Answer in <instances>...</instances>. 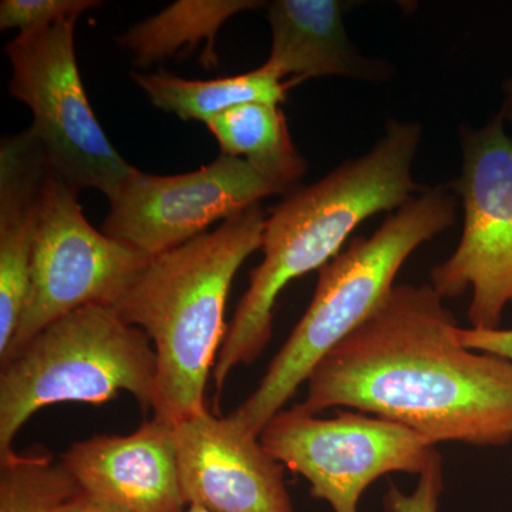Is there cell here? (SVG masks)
Returning a JSON list of instances; mask_svg holds the SVG:
<instances>
[{"instance_id":"1","label":"cell","mask_w":512,"mask_h":512,"mask_svg":"<svg viewBox=\"0 0 512 512\" xmlns=\"http://www.w3.org/2000/svg\"><path fill=\"white\" fill-rule=\"evenodd\" d=\"M460 326L430 284L389 298L312 370L298 409L349 407L402 424L431 444L512 441V362L461 343Z\"/></svg>"},{"instance_id":"2","label":"cell","mask_w":512,"mask_h":512,"mask_svg":"<svg viewBox=\"0 0 512 512\" xmlns=\"http://www.w3.org/2000/svg\"><path fill=\"white\" fill-rule=\"evenodd\" d=\"M420 143L419 123L390 120L372 150L284 195L266 218L264 259L249 274L248 291L212 372L218 393L235 367L251 365L268 346L276 301L289 282L319 271L342 252L359 225L380 212L399 210L426 188L412 175Z\"/></svg>"},{"instance_id":"3","label":"cell","mask_w":512,"mask_h":512,"mask_svg":"<svg viewBox=\"0 0 512 512\" xmlns=\"http://www.w3.org/2000/svg\"><path fill=\"white\" fill-rule=\"evenodd\" d=\"M265 212L252 205L212 232L150 259L114 311L144 330L157 356L156 419L174 424L207 410L205 387L228 326L229 289L262 247Z\"/></svg>"},{"instance_id":"4","label":"cell","mask_w":512,"mask_h":512,"mask_svg":"<svg viewBox=\"0 0 512 512\" xmlns=\"http://www.w3.org/2000/svg\"><path fill=\"white\" fill-rule=\"evenodd\" d=\"M450 185L426 187L390 214L370 237H356L319 269L311 305L251 396L229 414L242 429L261 436L330 350L365 323L394 289L407 259L457 220Z\"/></svg>"},{"instance_id":"5","label":"cell","mask_w":512,"mask_h":512,"mask_svg":"<svg viewBox=\"0 0 512 512\" xmlns=\"http://www.w3.org/2000/svg\"><path fill=\"white\" fill-rule=\"evenodd\" d=\"M120 392L153 410L157 356L144 330L111 306H86L62 316L2 363L0 454L26 421L59 403L101 404Z\"/></svg>"},{"instance_id":"6","label":"cell","mask_w":512,"mask_h":512,"mask_svg":"<svg viewBox=\"0 0 512 512\" xmlns=\"http://www.w3.org/2000/svg\"><path fill=\"white\" fill-rule=\"evenodd\" d=\"M76 20L20 33L6 46L9 92L33 114L47 163L74 187L110 198L136 167L111 146L87 99L74 49Z\"/></svg>"},{"instance_id":"7","label":"cell","mask_w":512,"mask_h":512,"mask_svg":"<svg viewBox=\"0 0 512 512\" xmlns=\"http://www.w3.org/2000/svg\"><path fill=\"white\" fill-rule=\"evenodd\" d=\"M460 141L463 167L450 187L463 204V232L430 285L443 299L471 289L470 328L500 329L512 305V138L498 113L484 127L461 128Z\"/></svg>"},{"instance_id":"8","label":"cell","mask_w":512,"mask_h":512,"mask_svg":"<svg viewBox=\"0 0 512 512\" xmlns=\"http://www.w3.org/2000/svg\"><path fill=\"white\" fill-rule=\"evenodd\" d=\"M79 188L50 170L43 185L28 298L2 363L40 330L86 306L119 301L150 259L84 217Z\"/></svg>"},{"instance_id":"9","label":"cell","mask_w":512,"mask_h":512,"mask_svg":"<svg viewBox=\"0 0 512 512\" xmlns=\"http://www.w3.org/2000/svg\"><path fill=\"white\" fill-rule=\"evenodd\" d=\"M259 439L282 466L305 477L312 497L333 512H359L369 485L392 473L420 476L439 453L420 434L373 414L320 419L296 406L276 413Z\"/></svg>"},{"instance_id":"10","label":"cell","mask_w":512,"mask_h":512,"mask_svg":"<svg viewBox=\"0 0 512 512\" xmlns=\"http://www.w3.org/2000/svg\"><path fill=\"white\" fill-rule=\"evenodd\" d=\"M278 194L288 192L244 158L224 154L187 174L153 175L136 168L109 198L103 232L153 259Z\"/></svg>"},{"instance_id":"11","label":"cell","mask_w":512,"mask_h":512,"mask_svg":"<svg viewBox=\"0 0 512 512\" xmlns=\"http://www.w3.org/2000/svg\"><path fill=\"white\" fill-rule=\"evenodd\" d=\"M188 507L211 512H293L284 466L231 417L205 410L174 424Z\"/></svg>"},{"instance_id":"12","label":"cell","mask_w":512,"mask_h":512,"mask_svg":"<svg viewBox=\"0 0 512 512\" xmlns=\"http://www.w3.org/2000/svg\"><path fill=\"white\" fill-rule=\"evenodd\" d=\"M62 464L80 491L128 512H185L173 426L153 419L127 436L77 441Z\"/></svg>"},{"instance_id":"13","label":"cell","mask_w":512,"mask_h":512,"mask_svg":"<svg viewBox=\"0 0 512 512\" xmlns=\"http://www.w3.org/2000/svg\"><path fill=\"white\" fill-rule=\"evenodd\" d=\"M52 170L28 128L0 144V359L8 352L28 298L40 200Z\"/></svg>"},{"instance_id":"14","label":"cell","mask_w":512,"mask_h":512,"mask_svg":"<svg viewBox=\"0 0 512 512\" xmlns=\"http://www.w3.org/2000/svg\"><path fill=\"white\" fill-rule=\"evenodd\" d=\"M339 0H275L268 6L272 47L266 63L296 84L316 77L376 80L384 64L360 55L349 40Z\"/></svg>"},{"instance_id":"15","label":"cell","mask_w":512,"mask_h":512,"mask_svg":"<svg viewBox=\"0 0 512 512\" xmlns=\"http://www.w3.org/2000/svg\"><path fill=\"white\" fill-rule=\"evenodd\" d=\"M134 83L147 94L153 106L175 114L183 121L207 124L218 114L248 103L281 106L288 90L296 86L271 64L252 72L215 80H185L173 73H130Z\"/></svg>"},{"instance_id":"16","label":"cell","mask_w":512,"mask_h":512,"mask_svg":"<svg viewBox=\"0 0 512 512\" xmlns=\"http://www.w3.org/2000/svg\"><path fill=\"white\" fill-rule=\"evenodd\" d=\"M207 127L224 156L244 157L262 177L286 192L296 188L308 170L278 104H242L218 114Z\"/></svg>"},{"instance_id":"17","label":"cell","mask_w":512,"mask_h":512,"mask_svg":"<svg viewBox=\"0 0 512 512\" xmlns=\"http://www.w3.org/2000/svg\"><path fill=\"white\" fill-rule=\"evenodd\" d=\"M256 0H178L156 16L137 23L120 37L119 43L140 67H150L177 55L183 47L194 49L207 40L201 62L207 69L218 67L215 36L232 16L261 8Z\"/></svg>"},{"instance_id":"18","label":"cell","mask_w":512,"mask_h":512,"mask_svg":"<svg viewBox=\"0 0 512 512\" xmlns=\"http://www.w3.org/2000/svg\"><path fill=\"white\" fill-rule=\"evenodd\" d=\"M79 493L62 461L13 450L0 454V512H52Z\"/></svg>"},{"instance_id":"19","label":"cell","mask_w":512,"mask_h":512,"mask_svg":"<svg viewBox=\"0 0 512 512\" xmlns=\"http://www.w3.org/2000/svg\"><path fill=\"white\" fill-rule=\"evenodd\" d=\"M100 5L96 0H2L0 29H16L20 35L66 20L77 22L84 12Z\"/></svg>"},{"instance_id":"20","label":"cell","mask_w":512,"mask_h":512,"mask_svg":"<svg viewBox=\"0 0 512 512\" xmlns=\"http://www.w3.org/2000/svg\"><path fill=\"white\" fill-rule=\"evenodd\" d=\"M443 460L437 456L423 471L412 493L406 494L396 485L390 484L383 505L387 512H439L443 493Z\"/></svg>"},{"instance_id":"21","label":"cell","mask_w":512,"mask_h":512,"mask_svg":"<svg viewBox=\"0 0 512 512\" xmlns=\"http://www.w3.org/2000/svg\"><path fill=\"white\" fill-rule=\"evenodd\" d=\"M458 335L466 348L505 357L512 362V329L460 328Z\"/></svg>"},{"instance_id":"22","label":"cell","mask_w":512,"mask_h":512,"mask_svg":"<svg viewBox=\"0 0 512 512\" xmlns=\"http://www.w3.org/2000/svg\"><path fill=\"white\" fill-rule=\"evenodd\" d=\"M52 512H128L123 508L116 507V505L104 503V501L97 500V498L90 497V495L79 494L64 501L59 507H56Z\"/></svg>"},{"instance_id":"23","label":"cell","mask_w":512,"mask_h":512,"mask_svg":"<svg viewBox=\"0 0 512 512\" xmlns=\"http://www.w3.org/2000/svg\"><path fill=\"white\" fill-rule=\"evenodd\" d=\"M500 113L505 123L510 124L512 128V79L505 80L503 83V106Z\"/></svg>"},{"instance_id":"24","label":"cell","mask_w":512,"mask_h":512,"mask_svg":"<svg viewBox=\"0 0 512 512\" xmlns=\"http://www.w3.org/2000/svg\"><path fill=\"white\" fill-rule=\"evenodd\" d=\"M185 512H211V511H207V510H204V508L194 507V505H190V507H188L187 511H185Z\"/></svg>"}]
</instances>
